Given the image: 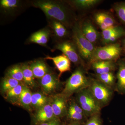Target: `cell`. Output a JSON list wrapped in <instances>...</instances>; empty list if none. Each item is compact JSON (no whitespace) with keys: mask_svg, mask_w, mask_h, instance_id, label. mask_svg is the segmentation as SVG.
<instances>
[{"mask_svg":"<svg viewBox=\"0 0 125 125\" xmlns=\"http://www.w3.org/2000/svg\"><path fill=\"white\" fill-rule=\"evenodd\" d=\"M33 5L42 10L48 19L60 22L66 28L73 27L75 24L71 11L62 3L54 1L37 0L33 2Z\"/></svg>","mask_w":125,"mask_h":125,"instance_id":"6da1fadb","label":"cell"},{"mask_svg":"<svg viewBox=\"0 0 125 125\" xmlns=\"http://www.w3.org/2000/svg\"><path fill=\"white\" fill-rule=\"evenodd\" d=\"M86 70L82 66L77 68L67 80L62 94L68 98L73 94L87 88L89 86L90 78L86 75Z\"/></svg>","mask_w":125,"mask_h":125,"instance_id":"7a4b0ae2","label":"cell"},{"mask_svg":"<svg viewBox=\"0 0 125 125\" xmlns=\"http://www.w3.org/2000/svg\"><path fill=\"white\" fill-rule=\"evenodd\" d=\"M72 31L73 42L83 60L89 64L96 47L85 38L80 24L75 23L72 27Z\"/></svg>","mask_w":125,"mask_h":125,"instance_id":"3957f363","label":"cell"},{"mask_svg":"<svg viewBox=\"0 0 125 125\" xmlns=\"http://www.w3.org/2000/svg\"><path fill=\"white\" fill-rule=\"evenodd\" d=\"M88 89L102 108L108 105L113 97L114 90L96 78H90Z\"/></svg>","mask_w":125,"mask_h":125,"instance_id":"277c9868","label":"cell"},{"mask_svg":"<svg viewBox=\"0 0 125 125\" xmlns=\"http://www.w3.org/2000/svg\"><path fill=\"white\" fill-rule=\"evenodd\" d=\"M122 52V45L118 42L108 44L102 47H96L89 65L92 62L101 61L116 62Z\"/></svg>","mask_w":125,"mask_h":125,"instance_id":"5b68a950","label":"cell"},{"mask_svg":"<svg viewBox=\"0 0 125 125\" xmlns=\"http://www.w3.org/2000/svg\"><path fill=\"white\" fill-rule=\"evenodd\" d=\"M76 94V101L88 118L95 114H101L102 108L88 88Z\"/></svg>","mask_w":125,"mask_h":125,"instance_id":"8992f818","label":"cell"},{"mask_svg":"<svg viewBox=\"0 0 125 125\" xmlns=\"http://www.w3.org/2000/svg\"><path fill=\"white\" fill-rule=\"evenodd\" d=\"M56 48L60 50L69 59L71 62L76 65H80L86 69L87 65L85 61L80 55L77 48L73 42L66 41L60 43L56 45Z\"/></svg>","mask_w":125,"mask_h":125,"instance_id":"52a82bcc","label":"cell"},{"mask_svg":"<svg viewBox=\"0 0 125 125\" xmlns=\"http://www.w3.org/2000/svg\"><path fill=\"white\" fill-rule=\"evenodd\" d=\"M125 36V29L118 25L103 30L101 34V41L104 45L115 43Z\"/></svg>","mask_w":125,"mask_h":125,"instance_id":"ba28073f","label":"cell"},{"mask_svg":"<svg viewBox=\"0 0 125 125\" xmlns=\"http://www.w3.org/2000/svg\"><path fill=\"white\" fill-rule=\"evenodd\" d=\"M94 21L102 31L118 25L112 14L106 11L96 12L93 16Z\"/></svg>","mask_w":125,"mask_h":125,"instance_id":"9c48e42d","label":"cell"},{"mask_svg":"<svg viewBox=\"0 0 125 125\" xmlns=\"http://www.w3.org/2000/svg\"><path fill=\"white\" fill-rule=\"evenodd\" d=\"M80 25L81 31L85 38L95 45L101 38V34L88 20H84Z\"/></svg>","mask_w":125,"mask_h":125,"instance_id":"30bf717a","label":"cell"},{"mask_svg":"<svg viewBox=\"0 0 125 125\" xmlns=\"http://www.w3.org/2000/svg\"><path fill=\"white\" fill-rule=\"evenodd\" d=\"M67 99L62 94L54 98L51 106L56 117H62L67 115L68 108Z\"/></svg>","mask_w":125,"mask_h":125,"instance_id":"8fae6325","label":"cell"},{"mask_svg":"<svg viewBox=\"0 0 125 125\" xmlns=\"http://www.w3.org/2000/svg\"><path fill=\"white\" fill-rule=\"evenodd\" d=\"M96 74H101L110 72H114L117 69L116 62L101 61L94 62L90 64Z\"/></svg>","mask_w":125,"mask_h":125,"instance_id":"7c38bea8","label":"cell"},{"mask_svg":"<svg viewBox=\"0 0 125 125\" xmlns=\"http://www.w3.org/2000/svg\"><path fill=\"white\" fill-rule=\"evenodd\" d=\"M46 60L52 61L54 64L60 72L58 78H60L64 72L70 71L71 70V61L64 54L54 57L47 56Z\"/></svg>","mask_w":125,"mask_h":125,"instance_id":"4fadbf2b","label":"cell"},{"mask_svg":"<svg viewBox=\"0 0 125 125\" xmlns=\"http://www.w3.org/2000/svg\"><path fill=\"white\" fill-rule=\"evenodd\" d=\"M59 79L49 73L40 79V83L43 91L47 94L53 92L59 84Z\"/></svg>","mask_w":125,"mask_h":125,"instance_id":"5bb4252c","label":"cell"},{"mask_svg":"<svg viewBox=\"0 0 125 125\" xmlns=\"http://www.w3.org/2000/svg\"><path fill=\"white\" fill-rule=\"evenodd\" d=\"M116 83L115 91L120 94H125V61L120 60L117 63Z\"/></svg>","mask_w":125,"mask_h":125,"instance_id":"9a60e30c","label":"cell"},{"mask_svg":"<svg viewBox=\"0 0 125 125\" xmlns=\"http://www.w3.org/2000/svg\"><path fill=\"white\" fill-rule=\"evenodd\" d=\"M56 117L54 115L51 105L47 104L39 109L35 116V120L41 124Z\"/></svg>","mask_w":125,"mask_h":125,"instance_id":"2e32d148","label":"cell"},{"mask_svg":"<svg viewBox=\"0 0 125 125\" xmlns=\"http://www.w3.org/2000/svg\"><path fill=\"white\" fill-rule=\"evenodd\" d=\"M34 78L41 79L49 73V69L43 61L38 60L32 62L30 65Z\"/></svg>","mask_w":125,"mask_h":125,"instance_id":"e0dca14e","label":"cell"},{"mask_svg":"<svg viewBox=\"0 0 125 125\" xmlns=\"http://www.w3.org/2000/svg\"><path fill=\"white\" fill-rule=\"evenodd\" d=\"M50 32L47 29H43L37 31L30 36L29 42L42 46H45L49 40Z\"/></svg>","mask_w":125,"mask_h":125,"instance_id":"ac0fdd59","label":"cell"},{"mask_svg":"<svg viewBox=\"0 0 125 125\" xmlns=\"http://www.w3.org/2000/svg\"><path fill=\"white\" fill-rule=\"evenodd\" d=\"M95 78L115 91L116 83V77L114 72H110L101 74H96Z\"/></svg>","mask_w":125,"mask_h":125,"instance_id":"d6986e66","label":"cell"},{"mask_svg":"<svg viewBox=\"0 0 125 125\" xmlns=\"http://www.w3.org/2000/svg\"><path fill=\"white\" fill-rule=\"evenodd\" d=\"M51 26L55 36L58 38H63L68 36V31L66 27L60 22L51 20Z\"/></svg>","mask_w":125,"mask_h":125,"instance_id":"ffe728a7","label":"cell"},{"mask_svg":"<svg viewBox=\"0 0 125 125\" xmlns=\"http://www.w3.org/2000/svg\"><path fill=\"white\" fill-rule=\"evenodd\" d=\"M22 70L23 81L26 84L30 87L36 86L33 73L30 69V65L27 64H23L21 66Z\"/></svg>","mask_w":125,"mask_h":125,"instance_id":"44dd1931","label":"cell"},{"mask_svg":"<svg viewBox=\"0 0 125 125\" xmlns=\"http://www.w3.org/2000/svg\"><path fill=\"white\" fill-rule=\"evenodd\" d=\"M101 1L99 0H75L71 1V2L77 9L87 10L95 7Z\"/></svg>","mask_w":125,"mask_h":125,"instance_id":"7402d4cb","label":"cell"},{"mask_svg":"<svg viewBox=\"0 0 125 125\" xmlns=\"http://www.w3.org/2000/svg\"><path fill=\"white\" fill-rule=\"evenodd\" d=\"M47 98L40 93H34L32 94L31 105L37 108H41L47 104Z\"/></svg>","mask_w":125,"mask_h":125,"instance_id":"603a6c76","label":"cell"},{"mask_svg":"<svg viewBox=\"0 0 125 125\" xmlns=\"http://www.w3.org/2000/svg\"><path fill=\"white\" fill-rule=\"evenodd\" d=\"M7 75L19 82L23 81L22 70L19 65H15L10 68L7 71Z\"/></svg>","mask_w":125,"mask_h":125,"instance_id":"cb8c5ba5","label":"cell"},{"mask_svg":"<svg viewBox=\"0 0 125 125\" xmlns=\"http://www.w3.org/2000/svg\"><path fill=\"white\" fill-rule=\"evenodd\" d=\"M32 95L29 89L25 86L23 87L22 91L19 98L21 103L24 107L29 108L30 106L31 105Z\"/></svg>","mask_w":125,"mask_h":125,"instance_id":"d4e9b609","label":"cell"},{"mask_svg":"<svg viewBox=\"0 0 125 125\" xmlns=\"http://www.w3.org/2000/svg\"><path fill=\"white\" fill-rule=\"evenodd\" d=\"M113 8L118 19L125 26V1L115 3Z\"/></svg>","mask_w":125,"mask_h":125,"instance_id":"484cf974","label":"cell"},{"mask_svg":"<svg viewBox=\"0 0 125 125\" xmlns=\"http://www.w3.org/2000/svg\"><path fill=\"white\" fill-rule=\"evenodd\" d=\"M19 81L10 77H6L2 83V89L4 92H7L20 84Z\"/></svg>","mask_w":125,"mask_h":125,"instance_id":"4316f807","label":"cell"},{"mask_svg":"<svg viewBox=\"0 0 125 125\" xmlns=\"http://www.w3.org/2000/svg\"><path fill=\"white\" fill-rule=\"evenodd\" d=\"M1 8L7 10H13L18 7L20 1L17 0H1L0 2Z\"/></svg>","mask_w":125,"mask_h":125,"instance_id":"83f0119b","label":"cell"},{"mask_svg":"<svg viewBox=\"0 0 125 125\" xmlns=\"http://www.w3.org/2000/svg\"><path fill=\"white\" fill-rule=\"evenodd\" d=\"M23 86L19 84L7 92V97L9 99H14L19 98L22 91Z\"/></svg>","mask_w":125,"mask_h":125,"instance_id":"f1b7e54d","label":"cell"},{"mask_svg":"<svg viewBox=\"0 0 125 125\" xmlns=\"http://www.w3.org/2000/svg\"><path fill=\"white\" fill-rule=\"evenodd\" d=\"M84 125H103L100 114H95L90 117Z\"/></svg>","mask_w":125,"mask_h":125,"instance_id":"f546056e","label":"cell"},{"mask_svg":"<svg viewBox=\"0 0 125 125\" xmlns=\"http://www.w3.org/2000/svg\"><path fill=\"white\" fill-rule=\"evenodd\" d=\"M40 125H60V122L57 117L51 120L40 124Z\"/></svg>","mask_w":125,"mask_h":125,"instance_id":"4dcf8cb0","label":"cell"},{"mask_svg":"<svg viewBox=\"0 0 125 125\" xmlns=\"http://www.w3.org/2000/svg\"><path fill=\"white\" fill-rule=\"evenodd\" d=\"M121 45L122 49H123V52L125 54V38L122 41V45Z\"/></svg>","mask_w":125,"mask_h":125,"instance_id":"1f68e13d","label":"cell"},{"mask_svg":"<svg viewBox=\"0 0 125 125\" xmlns=\"http://www.w3.org/2000/svg\"><path fill=\"white\" fill-rule=\"evenodd\" d=\"M69 125H82L81 123L79 122H73L71 123Z\"/></svg>","mask_w":125,"mask_h":125,"instance_id":"d6a6232c","label":"cell"},{"mask_svg":"<svg viewBox=\"0 0 125 125\" xmlns=\"http://www.w3.org/2000/svg\"></svg>","mask_w":125,"mask_h":125,"instance_id":"836d02e7","label":"cell"}]
</instances>
